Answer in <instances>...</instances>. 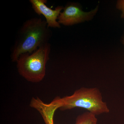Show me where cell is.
Segmentation results:
<instances>
[{
	"instance_id": "6da1fadb",
	"label": "cell",
	"mask_w": 124,
	"mask_h": 124,
	"mask_svg": "<svg viewBox=\"0 0 124 124\" xmlns=\"http://www.w3.org/2000/svg\"><path fill=\"white\" fill-rule=\"evenodd\" d=\"M51 31L46 20L33 17L27 20L19 31L11 54L12 62H16L22 54H31L42 45L48 43Z\"/></svg>"
},
{
	"instance_id": "7a4b0ae2",
	"label": "cell",
	"mask_w": 124,
	"mask_h": 124,
	"mask_svg": "<svg viewBox=\"0 0 124 124\" xmlns=\"http://www.w3.org/2000/svg\"><path fill=\"white\" fill-rule=\"evenodd\" d=\"M51 45H42L31 54H21L18 58L17 67L20 76L28 82L38 83L44 78L46 66L49 59Z\"/></svg>"
},
{
	"instance_id": "3957f363",
	"label": "cell",
	"mask_w": 124,
	"mask_h": 124,
	"mask_svg": "<svg viewBox=\"0 0 124 124\" xmlns=\"http://www.w3.org/2000/svg\"><path fill=\"white\" fill-rule=\"evenodd\" d=\"M61 101L59 109L62 111L78 107L85 108L95 116L110 112L107 103L102 100L101 93L97 88L82 87L72 95L61 98Z\"/></svg>"
},
{
	"instance_id": "277c9868",
	"label": "cell",
	"mask_w": 124,
	"mask_h": 124,
	"mask_svg": "<svg viewBox=\"0 0 124 124\" xmlns=\"http://www.w3.org/2000/svg\"><path fill=\"white\" fill-rule=\"evenodd\" d=\"M98 7L89 12L83 11L77 3H70L63 8L58 18L59 24L70 26L90 20L98 10Z\"/></svg>"
},
{
	"instance_id": "5b68a950",
	"label": "cell",
	"mask_w": 124,
	"mask_h": 124,
	"mask_svg": "<svg viewBox=\"0 0 124 124\" xmlns=\"http://www.w3.org/2000/svg\"><path fill=\"white\" fill-rule=\"evenodd\" d=\"M29 2L36 13L44 16L49 28H60L61 26L58 22V18L64 7L58 6L53 9L46 6V0H30Z\"/></svg>"
},
{
	"instance_id": "8992f818",
	"label": "cell",
	"mask_w": 124,
	"mask_h": 124,
	"mask_svg": "<svg viewBox=\"0 0 124 124\" xmlns=\"http://www.w3.org/2000/svg\"><path fill=\"white\" fill-rule=\"evenodd\" d=\"M30 106L38 111L46 124H54V113L60 107V97H56L49 103H45L38 97L32 98Z\"/></svg>"
},
{
	"instance_id": "52a82bcc",
	"label": "cell",
	"mask_w": 124,
	"mask_h": 124,
	"mask_svg": "<svg viewBox=\"0 0 124 124\" xmlns=\"http://www.w3.org/2000/svg\"><path fill=\"white\" fill-rule=\"evenodd\" d=\"M95 116L89 111L84 112L77 116L75 124H97Z\"/></svg>"
},
{
	"instance_id": "ba28073f",
	"label": "cell",
	"mask_w": 124,
	"mask_h": 124,
	"mask_svg": "<svg viewBox=\"0 0 124 124\" xmlns=\"http://www.w3.org/2000/svg\"><path fill=\"white\" fill-rule=\"evenodd\" d=\"M116 7L122 12L121 17L124 19V0H119L117 1Z\"/></svg>"
},
{
	"instance_id": "9c48e42d",
	"label": "cell",
	"mask_w": 124,
	"mask_h": 124,
	"mask_svg": "<svg viewBox=\"0 0 124 124\" xmlns=\"http://www.w3.org/2000/svg\"><path fill=\"white\" fill-rule=\"evenodd\" d=\"M122 42L124 45V36L123 37V38H122Z\"/></svg>"
}]
</instances>
